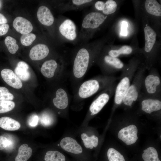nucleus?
Here are the masks:
<instances>
[{
  "label": "nucleus",
  "mask_w": 161,
  "mask_h": 161,
  "mask_svg": "<svg viewBox=\"0 0 161 161\" xmlns=\"http://www.w3.org/2000/svg\"><path fill=\"white\" fill-rule=\"evenodd\" d=\"M13 26L17 32L22 35L30 33L33 29L31 23L26 19L20 16L17 17L14 19Z\"/></svg>",
  "instance_id": "nucleus-19"
},
{
  "label": "nucleus",
  "mask_w": 161,
  "mask_h": 161,
  "mask_svg": "<svg viewBox=\"0 0 161 161\" xmlns=\"http://www.w3.org/2000/svg\"><path fill=\"white\" fill-rule=\"evenodd\" d=\"M28 65L23 61L18 63L14 70L15 74L21 80L23 81L28 80L30 77V74L28 69Z\"/></svg>",
  "instance_id": "nucleus-22"
},
{
  "label": "nucleus",
  "mask_w": 161,
  "mask_h": 161,
  "mask_svg": "<svg viewBox=\"0 0 161 161\" xmlns=\"http://www.w3.org/2000/svg\"><path fill=\"white\" fill-rule=\"evenodd\" d=\"M60 145L64 150L75 154H79L83 152V149L80 144L73 138L66 137L61 140Z\"/></svg>",
  "instance_id": "nucleus-16"
},
{
  "label": "nucleus",
  "mask_w": 161,
  "mask_h": 161,
  "mask_svg": "<svg viewBox=\"0 0 161 161\" xmlns=\"http://www.w3.org/2000/svg\"><path fill=\"white\" fill-rule=\"evenodd\" d=\"M111 33L91 42L79 45L74 59L73 73L77 78H82L88 67L96 62V59L103 46L113 41Z\"/></svg>",
  "instance_id": "nucleus-1"
},
{
  "label": "nucleus",
  "mask_w": 161,
  "mask_h": 161,
  "mask_svg": "<svg viewBox=\"0 0 161 161\" xmlns=\"http://www.w3.org/2000/svg\"><path fill=\"white\" fill-rule=\"evenodd\" d=\"M145 38L144 46L141 48L143 63L147 70L154 67L157 62L160 55L161 49L160 39L155 30L147 21L142 19Z\"/></svg>",
  "instance_id": "nucleus-2"
},
{
  "label": "nucleus",
  "mask_w": 161,
  "mask_h": 161,
  "mask_svg": "<svg viewBox=\"0 0 161 161\" xmlns=\"http://www.w3.org/2000/svg\"><path fill=\"white\" fill-rule=\"evenodd\" d=\"M9 25L7 24L0 25V36L6 34L8 31Z\"/></svg>",
  "instance_id": "nucleus-37"
},
{
  "label": "nucleus",
  "mask_w": 161,
  "mask_h": 161,
  "mask_svg": "<svg viewBox=\"0 0 161 161\" xmlns=\"http://www.w3.org/2000/svg\"><path fill=\"white\" fill-rule=\"evenodd\" d=\"M143 2L140 4V12L142 18L148 23L150 21L151 22L153 25L152 27L159 36V31L161 25V4L156 0H145Z\"/></svg>",
  "instance_id": "nucleus-5"
},
{
  "label": "nucleus",
  "mask_w": 161,
  "mask_h": 161,
  "mask_svg": "<svg viewBox=\"0 0 161 161\" xmlns=\"http://www.w3.org/2000/svg\"><path fill=\"white\" fill-rule=\"evenodd\" d=\"M7 21L6 17L2 14L0 13V24H6Z\"/></svg>",
  "instance_id": "nucleus-38"
},
{
  "label": "nucleus",
  "mask_w": 161,
  "mask_h": 161,
  "mask_svg": "<svg viewBox=\"0 0 161 161\" xmlns=\"http://www.w3.org/2000/svg\"><path fill=\"white\" fill-rule=\"evenodd\" d=\"M137 132L136 126L131 125L120 130L118 132V137L127 145H129L135 143L137 140Z\"/></svg>",
  "instance_id": "nucleus-14"
},
{
  "label": "nucleus",
  "mask_w": 161,
  "mask_h": 161,
  "mask_svg": "<svg viewBox=\"0 0 161 161\" xmlns=\"http://www.w3.org/2000/svg\"><path fill=\"white\" fill-rule=\"evenodd\" d=\"M49 49L46 44H39L33 47L30 50V57L33 61H38L46 58L49 55Z\"/></svg>",
  "instance_id": "nucleus-18"
},
{
  "label": "nucleus",
  "mask_w": 161,
  "mask_h": 161,
  "mask_svg": "<svg viewBox=\"0 0 161 161\" xmlns=\"http://www.w3.org/2000/svg\"><path fill=\"white\" fill-rule=\"evenodd\" d=\"M116 85L114 82L107 87L105 90L92 102L89 107L92 115L97 114L107 103L114 94Z\"/></svg>",
  "instance_id": "nucleus-11"
},
{
  "label": "nucleus",
  "mask_w": 161,
  "mask_h": 161,
  "mask_svg": "<svg viewBox=\"0 0 161 161\" xmlns=\"http://www.w3.org/2000/svg\"><path fill=\"white\" fill-rule=\"evenodd\" d=\"M15 103L11 101L0 100V113L8 112L14 109Z\"/></svg>",
  "instance_id": "nucleus-31"
},
{
  "label": "nucleus",
  "mask_w": 161,
  "mask_h": 161,
  "mask_svg": "<svg viewBox=\"0 0 161 161\" xmlns=\"http://www.w3.org/2000/svg\"><path fill=\"white\" fill-rule=\"evenodd\" d=\"M0 127L7 131H15L18 129L21 125L18 122L8 117L0 118Z\"/></svg>",
  "instance_id": "nucleus-23"
},
{
  "label": "nucleus",
  "mask_w": 161,
  "mask_h": 161,
  "mask_svg": "<svg viewBox=\"0 0 161 161\" xmlns=\"http://www.w3.org/2000/svg\"><path fill=\"white\" fill-rule=\"evenodd\" d=\"M96 63L106 76H113L116 72L124 70L127 64H124L117 58L112 57L101 51L98 55Z\"/></svg>",
  "instance_id": "nucleus-8"
},
{
  "label": "nucleus",
  "mask_w": 161,
  "mask_h": 161,
  "mask_svg": "<svg viewBox=\"0 0 161 161\" xmlns=\"http://www.w3.org/2000/svg\"><path fill=\"white\" fill-rule=\"evenodd\" d=\"M45 161H66L65 155L57 151H49L44 157Z\"/></svg>",
  "instance_id": "nucleus-26"
},
{
  "label": "nucleus",
  "mask_w": 161,
  "mask_h": 161,
  "mask_svg": "<svg viewBox=\"0 0 161 161\" xmlns=\"http://www.w3.org/2000/svg\"><path fill=\"white\" fill-rule=\"evenodd\" d=\"M13 98V95L6 88L0 86V100L11 101Z\"/></svg>",
  "instance_id": "nucleus-34"
},
{
  "label": "nucleus",
  "mask_w": 161,
  "mask_h": 161,
  "mask_svg": "<svg viewBox=\"0 0 161 161\" xmlns=\"http://www.w3.org/2000/svg\"><path fill=\"white\" fill-rule=\"evenodd\" d=\"M142 157L144 161H160L157 152L154 147H150L143 151Z\"/></svg>",
  "instance_id": "nucleus-28"
},
{
  "label": "nucleus",
  "mask_w": 161,
  "mask_h": 161,
  "mask_svg": "<svg viewBox=\"0 0 161 161\" xmlns=\"http://www.w3.org/2000/svg\"><path fill=\"white\" fill-rule=\"evenodd\" d=\"M40 121L43 126L47 127L51 125L53 123V119L50 114L47 113H44L41 116Z\"/></svg>",
  "instance_id": "nucleus-33"
},
{
  "label": "nucleus",
  "mask_w": 161,
  "mask_h": 161,
  "mask_svg": "<svg viewBox=\"0 0 161 161\" xmlns=\"http://www.w3.org/2000/svg\"><path fill=\"white\" fill-rule=\"evenodd\" d=\"M161 97L146 96L141 93L137 101L139 102L141 110L145 113L151 114L161 109Z\"/></svg>",
  "instance_id": "nucleus-12"
},
{
  "label": "nucleus",
  "mask_w": 161,
  "mask_h": 161,
  "mask_svg": "<svg viewBox=\"0 0 161 161\" xmlns=\"http://www.w3.org/2000/svg\"><path fill=\"white\" fill-rule=\"evenodd\" d=\"M32 154V148L27 144H24L19 147L18 154L15 158V161H27Z\"/></svg>",
  "instance_id": "nucleus-25"
},
{
  "label": "nucleus",
  "mask_w": 161,
  "mask_h": 161,
  "mask_svg": "<svg viewBox=\"0 0 161 161\" xmlns=\"http://www.w3.org/2000/svg\"><path fill=\"white\" fill-rule=\"evenodd\" d=\"M94 0H65L59 1L58 8L62 13L73 10H80L91 6L95 2Z\"/></svg>",
  "instance_id": "nucleus-13"
},
{
  "label": "nucleus",
  "mask_w": 161,
  "mask_h": 161,
  "mask_svg": "<svg viewBox=\"0 0 161 161\" xmlns=\"http://www.w3.org/2000/svg\"><path fill=\"white\" fill-rule=\"evenodd\" d=\"M4 43L9 51L11 54H15L18 49L16 40L11 36H7L4 40Z\"/></svg>",
  "instance_id": "nucleus-29"
},
{
  "label": "nucleus",
  "mask_w": 161,
  "mask_h": 161,
  "mask_svg": "<svg viewBox=\"0 0 161 161\" xmlns=\"http://www.w3.org/2000/svg\"><path fill=\"white\" fill-rule=\"evenodd\" d=\"M114 41L106 44L101 51L112 57L117 58L140 54L141 48L138 46V44L116 46L113 44Z\"/></svg>",
  "instance_id": "nucleus-10"
},
{
  "label": "nucleus",
  "mask_w": 161,
  "mask_h": 161,
  "mask_svg": "<svg viewBox=\"0 0 161 161\" xmlns=\"http://www.w3.org/2000/svg\"><path fill=\"white\" fill-rule=\"evenodd\" d=\"M107 156L109 161H125L123 155L113 148L108 150Z\"/></svg>",
  "instance_id": "nucleus-30"
},
{
  "label": "nucleus",
  "mask_w": 161,
  "mask_h": 161,
  "mask_svg": "<svg viewBox=\"0 0 161 161\" xmlns=\"http://www.w3.org/2000/svg\"><path fill=\"white\" fill-rule=\"evenodd\" d=\"M1 2L0 1V7H1Z\"/></svg>",
  "instance_id": "nucleus-39"
},
{
  "label": "nucleus",
  "mask_w": 161,
  "mask_h": 161,
  "mask_svg": "<svg viewBox=\"0 0 161 161\" xmlns=\"http://www.w3.org/2000/svg\"><path fill=\"white\" fill-rule=\"evenodd\" d=\"M58 31L60 40L63 44H78L79 32L72 20L64 16L61 17L58 22Z\"/></svg>",
  "instance_id": "nucleus-9"
},
{
  "label": "nucleus",
  "mask_w": 161,
  "mask_h": 161,
  "mask_svg": "<svg viewBox=\"0 0 161 161\" xmlns=\"http://www.w3.org/2000/svg\"><path fill=\"white\" fill-rule=\"evenodd\" d=\"M38 116L37 114H33L30 117L27 123L30 126L34 127L38 125Z\"/></svg>",
  "instance_id": "nucleus-35"
},
{
  "label": "nucleus",
  "mask_w": 161,
  "mask_h": 161,
  "mask_svg": "<svg viewBox=\"0 0 161 161\" xmlns=\"http://www.w3.org/2000/svg\"><path fill=\"white\" fill-rule=\"evenodd\" d=\"M53 102L54 106L57 108H66L68 104V98L66 91L61 88L58 89L56 93V97L53 98Z\"/></svg>",
  "instance_id": "nucleus-20"
},
{
  "label": "nucleus",
  "mask_w": 161,
  "mask_h": 161,
  "mask_svg": "<svg viewBox=\"0 0 161 161\" xmlns=\"http://www.w3.org/2000/svg\"><path fill=\"white\" fill-rule=\"evenodd\" d=\"M81 137L86 148L92 149L98 145V138L94 135L89 137L86 134L83 133L81 134Z\"/></svg>",
  "instance_id": "nucleus-27"
},
{
  "label": "nucleus",
  "mask_w": 161,
  "mask_h": 161,
  "mask_svg": "<svg viewBox=\"0 0 161 161\" xmlns=\"http://www.w3.org/2000/svg\"><path fill=\"white\" fill-rule=\"evenodd\" d=\"M37 16L39 21L45 26L50 27L54 24V16L50 9L46 6L39 7L38 10Z\"/></svg>",
  "instance_id": "nucleus-15"
},
{
  "label": "nucleus",
  "mask_w": 161,
  "mask_h": 161,
  "mask_svg": "<svg viewBox=\"0 0 161 161\" xmlns=\"http://www.w3.org/2000/svg\"><path fill=\"white\" fill-rule=\"evenodd\" d=\"M119 1L114 0H105L104 7L101 13L107 16H114L119 8Z\"/></svg>",
  "instance_id": "nucleus-24"
},
{
  "label": "nucleus",
  "mask_w": 161,
  "mask_h": 161,
  "mask_svg": "<svg viewBox=\"0 0 161 161\" xmlns=\"http://www.w3.org/2000/svg\"><path fill=\"white\" fill-rule=\"evenodd\" d=\"M143 62L141 55H134L129 61L126 69L122 72L119 81L116 85L114 93V102L117 106L122 104L124 97L130 86L135 73L140 65Z\"/></svg>",
  "instance_id": "nucleus-4"
},
{
  "label": "nucleus",
  "mask_w": 161,
  "mask_h": 161,
  "mask_svg": "<svg viewBox=\"0 0 161 161\" xmlns=\"http://www.w3.org/2000/svg\"><path fill=\"white\" fill-rule=\"evenodd\" d=\"M1 75L4 81L10 86L17 89L22 87L21 81L12 70L4 69L1 72Z\"/></svg>",
  "instance_id": "nucleus-17"
},
{
  "label": "nucleus",
  "mask_w": 161,
  "mask_h": 161,
  "mask_svg": "<svg viewBox=\"0 0 161 161\" xmlns=\"http://www.w3.org/2000/svg\"><path fill=\"white\" fill-rule=\"evenodd\" d=\"M145 76L141 93L151 97H161V78L157 69L153 67Z\"/></svg>",
  "instance_id": "nucleus-7"
},
{
  "label": "nucleus",
  "mask_w": 161,
  "mask_h": 161,
  "mask_svg": "<svg viewBox=\"0 0 161 161\" xmlns=\"http://www.w3.org/2000/svg\"><path fill=\"white\" fill-rule=\"evenodd\" d=\"M58 66V64L54 59H50L45 61L42 65L41 71L45 77L51 78L53 77Z\"/></svg>",
  "instance_id": "nucleus-21"
},
{
  "label": "nucleus",
  "mask_w": 161,
  "mask_h": 161,
  "mask_svg": "<svg viewBox=\"0 0 161 161\" xmlns=\"http://www.w3.org/2000/svg\"><path fill=\"white\" fill-rule=\"evenodd\" d=\"M114 16H107L102 13L92 10L84 16L78 33V44H86L96 32L109 23Z\"/></svg>",
  "instance_id": "nucleus-3"
},
{
  "label": "nucleus",
  "mask_w": 161,
  "mask_h": 161,
  "mask_svg": "<svg viewBox=\"0 0 161 161\" xmlns=\"http://www.w3.org/2000/svg\"><path fill=\"white\" fill-rule=\"evenodd\" d=\"M9 144V141L6 137L0 136V150L5 149Z\"/></svg>",
  "instance_id": "nucleus-36"
},
{
  "label": "nucleus",
  "mask_w": 161,
  "mask_h": 161,
  "mask_svg": "<svg viewBox=\"0 0 161 161\" xmlns=\"http://www.w3.org/2000/svg\"><path fill=\"white\" fill-rule=\"evenodd\" d=\"M147 69L142 62L139 66L132 81L126 91L122 103L126 107H131L137 101L141 93L142 83Z\"/></svg>",
  "instance_id": "nucleus-6"
},
{
  "label": "nucleus",
  "mask_w": 161,
  "mask_h": 161,
  "mask_svg": "<svg viewBox=\"0 0 161 161\" xmlns=\"http://www.w3.org/2000/svg\"><path fill=\"white\" fill-rule=\"evenodd\" d=\"M35 38V35L30 33L22 35L20 38V41L23 45L28 46L32 44Z\"/></svg>",
  "instance_id": "nucleus-32"
}]
</instances>
